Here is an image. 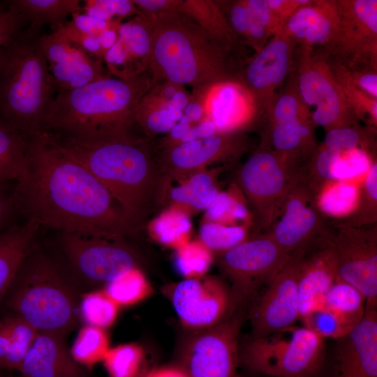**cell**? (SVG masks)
<instances>
[{"label": "cell", "mask_w": 377, "mask_h": 377, "mask_svg": "<svg viewBox=\"0 0 377 377\" xmlns=\"http://www.w3.org/2000/svg\"><path fill=\"white\" fill-rule=\"evenodd\" d=\"M71 23L79 31L98 37L106 29L119 27V20L105 21L98 20L80 12L72 15Z\"/></svg>", "instance_id": "11a10c76"}, {"label": "cell", "mask_w": 377, "mask_h": 377, "mask_svg": "<svg viewBox=\"0 0 377 377\" xmlns=\"http://www.w3.org/2000/svg\"><path fill=\"white\" fill-rule=\"evenodd\" d=\"M315 126L311 120H297L272 126L262 137L268 143L260 144L275 151L296 175L318 145L316 141Z\"/></svg>", "instance_id": "484cf974"}, {"label": "cell", "mask_w": 377, "mask_h": 377, "mask_svg": "<svg viewBox=\"0 0 377 377\" xmlns=\"http://www.w3.org/2000/svg\"><path fill=\"white\" fill-rule=\"evenodd\" d=\"M246 3L260 24L272 36L281 28L267 0H246Z\"/></svg>", "instance_id": "9f6ffc18"}, {"label": "cell", "mask_w": 377, "mask_h": 377, "mask_svg": "<svg viewBox=\"0 0 377 377\" xmlns=\"http://www.w3.org/2000/svg\"><path fill=\"white\" fill-rule=\"evenodd\" d=\"M39 44L57 92L107 77L103 73V60L87 54L55 29L39 36Z\"/></svg>", "instance_id": "ffe728a7"}, {"label": "cell", "mask_w": 377, "mask_h": 377, "mask_svg": "<svg viewBox=\"0 0 377 377\" xmlns=\"http://www.w3.org/2000/svg\"><path fill=\"white\" fill-rule=\"evenodd\" d=\"M66 267L75 280L105 286L124 273L139 268L142 258L126 238L59 232Z\"/></svg>", "instance_id": "ba28073f"}, {"label": "cell", "mask_w": 377, "mask_h": 377, "mask_svg": "<svg viewBox=\"0 0 377 377\" xmlns=\"http://www.w3.org/2000/svg\"><path fill=\"white\" fill-rule=\"evenodd\" d=\"M365 302V297L355 288L336 279L322 306L332 312L350 332L363 318Z\"/></svg>", "instance_id": "1f68e13d"}, {"label": "cell", "mask_w": 377, "mask_h": 377, "mask_svg": "<svg viewBox=\"0 0 377 377\" xmlns=\"http://www.w3.org/2000/svg\"><path fill=\"white\" fill-rule=\"evenodd\" d=\"M52 27L53 29H55L69 41L78 46L87 54L103 60L105 52L97 37L79 31L70 21H64Z\"/></svg>", "instance_id": "816d5d0a"}, {"label": "cell", "mask_w": 377, "mask_h": 377, "mask_svg": "<svg viewBox=\"0 0 377 377\" xmlns=\"http://www.w3.org/2000/svg\"><path fill=\"white\" fill-rule=\"evenodd\" d=\"M329 228L318 207L316 195L302 183L297 182L289 190L278 217L265 233L290 253Z\"/></svg>", "instance_id": "d6986e66"}, {"label": "cell", "mask_w": 377, "mask_h": 377, "mask_svg": "<svg viewBox=\"0 0 377 377\" xmlns=\"http://www.w3.org/2000/svg\"><path fill=\"white\" fill-rule=\"evenodd\" d=\"M104 290L121 306L142 301L151 294L153 288L140 269L135 268L108 283Z\"/></svg>", "instance_id": "f35d334b"}, {"label": "cell", "mask_w": 377, "mask_h": 377, "mask_svg": "<svg viewBox=\"0 0 377 377\" xmlns=\"http://www.w3.org/2000/svg\"><path fill=\"white\" fill-rule=\"evenodd\" d=\"M67 350L64 335L38 332L20 370L22 377H87Z\"/></svg>", "instance_id": "d4e9b609"}, {"label": "cell", "mask_w": 377, "mask_h": 377, "mask_svg": "<svg viewBox=\"0 0 377 377\" xmlns=\"http://www.w3.org/2000/svg\"><path fill=\"white\" fill-rule=\"evenodd\" d=\"M119 307L104 290L94 291L80 299L79 316L87 325L105 329L114 323Z\"/></svg>", "instance_id": "7bdbcfd3"}, {"label": "cell", "mask_w": 377, "mask_h": 377, "mask_svg": "<svg viewBox=\"0 0 377 377\" xmlns=\"http://www.w3.org/2000/svg\"><path fill=\"white\" fill-rule=\"evenodd\" d=\"M367 152L355 149L341 152L332 170L334 181L349 179L366 173L371 164L376 161Z\"/></svg>", "instance_id": "c3c4849f"}, {"label": "cell", "mask_w": 377, "mask_h": 377, "mask_svg": "<svg viewBox=\"0 0 377 377\" xmlns=\"http://www.w3.org/2000/svg\"><path fill=\"white\" fill-rule=\"evenodd\" d=\"M10 333V348L4 369L20 372L23 361L32 346L38 332L18 315L5 318Z\"/></svg>", "instance_id": "b9f144b4"}, {"label": "cell", "mask_w": 377, "mask_h": 377, "mask_svg": "<svg viewBox=\"0 0 377 377\" xmlns=\"http://www.w3.org/2000/svg\"><path fill=\"white\" fill-rule=\"evenodd\" d=\"M327 59L357 119L364 121L367 126L376 128L377 98L364 92L350 81L345 66Z\"/></svg>", "instance_id": "74e56055"}, {"label": "cell", "mask_w": 377, "mask_h": 377, "mask_svg": "<svg viewBox=\"0 0 377 377\" xmlns=\"http://www.w3.org/2000/svg\"><path fill=\"white\" fill-rule=\"evenodd\" d=\"M339 154L340 152L328 149L323 144L318 145L301 167L298 182L317 195L327 184L334 181L332 170Z\"/></svg>", "instance_id": "d590c367"}, {"label": "cell", "mask_w": 377, "mask_h": 377, "mask_svg": "<svg viewBox=\"0 0 377 377\" xmlns=\"http://www.w3.org/2000/svg\"><path fill=\"white\" fill-rule=\"evenodd\" d=\"M154 82L149 70L129 79L109 77L59 91L49 104L41 132L80 140L128 133L136 107Z\"/></svg>", "instance_id": "277c9868"}, {"label": "cell", "mask_w": 377, "mask_h": 377, "mask_svg": "<svg viewBox=\"0 0 377 377\" xmlns=\"http://www.w3.org/2000/svg\"><path fill=\"white\" fill-rule=\"evenodd\" d=\"M237 182L252 208L255 232L259 233L271 228L297 178L275 151L260 145L239 169Z\"/></svg>", "instance_id": "30bf717a"}, {"label": "cell", "mask_w": 377, "mask_h": 377, "mask_svg": "<svg viewBox=\"0 0 377 377\" xmlns=\"http://www.w3.org/2000/svg\"><path fill=\"white\" fill-rule=\"evenodd\" d=\"M251 147L244 131L217 132L211 135L163 147L158 158L167 178L187 179L215 163L235 161Z\"/></svg>", "instance_id": "e0dca14e"}, {"label": "cell", "mask_w": 377, "mask_h": 377, "mask_svg": "<svg viewBox=\"0 0 377 377\" xmlns=\"http://www.w3.org/2000/svg\"><path fill=\"white\" fill-rule=\"evenodd\" d=\"M14 195L25 220L58 232L128 238L142 228L98 179L43 132L28 135V163Z\"/></svg>", "instance_id": "6da1fadb"}, {"label": "cell", "mask_w": 377, "mask_h": 377, "mask_svg": "<svg viewBox=\"0 0 377 377\" xmlns=\"http://www.w3.org/2000/svg\"><path fill=\"white\" fill-rule=\"evenodd\" d=\"M206 221L231 225L235 220H247L246 205L232 192H219L206 209Z\"/></svg>", "instance_id": "7dc6e473"}, {"label": "cell", "mask_w": 377, "mask_h": 377, "mask_svg": "<svg viewBox=\"0 0 377 377\" xmlns=\"http://www.w3.org/2000/svg\"><path fill=\"white\" fill-rule=\"evenodd\" d=\"M222 170L217 168L194 173L186 182L172 188L171 200L195 209H207L219 192L215 182Z\"/></svg>", "instance_id": "d6a6232c"}, {"label": "cell", "mask_w": 377, "mask_h": 377, "mask_svg": "<svg viewBox=\"0 0 377 377\" xmlns=\"http://www.w3.org/2000/svg\"><path fill=\"white\" fill-rule=\"evenodd\" d=\"M109 349L104 329L86 325L80 330L70 353L76 362L90 367L103 361Z\"/></svg>", "instance_id": "ab89813d"}, {"label": "cell", "mask_w": 377, "mask_h": 377, "mask_svg": "<svg viewBox=\"0 0 377 377\" xmlns=\"http://www.w3.org/2000/svg\"><path fill=\"white\" fill-rule=\"evenodd\" d=\"M237 42L259 52L272 36L258 21L246 0L214 1Z\"/></svg>", "instance_id": "83f0119b"}, {"label": "cell", "mask_w": 377, "mask_h": 377, "mask_svg": "<svg viewBox=\"0 0 377 377\" xmlns=\"http://www.w3.org/2000/svg\"><path fill=\"white\" fill-rule=\"evenodd\" d=\"M10 348V333L6 318L0 320V369H4V364Z\"/></svg>", "instance_id": "94428289"}, {"label": "cell", "mask_w": 377, "mask_h": 377, "mask_svg": "<svg viewBox=\"0 0 377 377\" xmlns=\"http://www.w3.org/2000/svg\"><path fill=\"white\" fill-rule=\"evenodd\" d=\"M337 38L325 56L349 70H377V1L336 0Z\"/></svg>", "instance_id": "4fadbf2b"}, {"label": "cell", "mask_w": 377, "mask_h": 377, "mask_svg": "<svg viewBox=\"0 0 377 377\" xmlns=\"http://www.w3.org/2000/svg\"><path fill=\"white\" fill-rule=\"evenodd\" d=\"M324 339L309 328L291 327L252 337L239 349V363L272 377H316L324 360Z\"/></svg>", "instance_id": "52a82bcc"}, {"label": "cell", "mask_w": 377, "mask_h": 377, "mask_svg": "<svg viewBox=\"0 0 377 377\" xmlns=\"http://www.w3.org/2000/svg\"><path fill=\"white\" fill-rule=\"evenodd\" d=\"M1 369H0V371H1Z\"/></svg>", "instance_id": "e7e4bbea"}, {"label": "cell", "mask_w": 377, "mask_h": 377, "mask_svg": "<svg viewBox=\"0 0 377 377\" xmlns=\"http://www.w3.org/2000/svg\"><path fill=\"white\" fill-rule=\"evenodd\" d=\"M8 3L22 15L29 24L28 31L34 34H38L43 25L55 26L82 9L80 0H12Z\"/></svg>", "instance_id": "f1b7e54d"}, {"label": "cell", "mask_w": 377, "mask_h": 377, "mask_svg": "<svg viewBox=\"0 0 377 377\" xmlns=\"http://www.w3.org/2000/svg\"><path fill=\"white\" fill-rule=\"evenodd\" d=\"M182 325L202 330L224 320L233 299L226 285L214 276L185 279L168 290Z\"/></svg>", "instance_id": "ac0fdd59"}, {"label": "cell", "mask_w": 377, "mask_h": 377, "mask_svg": "<svg viewBox=\"0 0 377 377\" xmlns=\"http://www.w3.org/2000/svg\"><path fill=\"white\" fill-rule=\"evenodd\" d=\"M358 196V188L343 181H333L316 195V202L323 215L346 216L354 208Z\"/></svg>", "instance_id": "60d3db41"}, {"label": "cell", "mask_w": 377, "mask_h": 377, "mask_svg": "<svg viewBox=\"0 0 377 377\" xmlns=\"http://www.w3.org/2000/svg\"><path fill=\"white\" fill-rule=\"evenodd\" d=\"M3 57H4V51H3V55L0 57V67H1V64L3 62Z\"/></svg>", "instance_id": "be15d7a7"}, {"label": "cell", "mask_w": 377, "mask_h": 377, "mask_svg": "<svg viewBox=\"0 0 377 377\" xmlns=\"http://www.w3.org/2000/svg\"><path fill=\"white\" fill-rule=\"evenodd\" d=\"M212 261V251L201 242H187L177 249V267L186 279L201 277Z\"/></svg>", "instance_id": "bcb514c9"}, {"label": "cell", "mask_w": 377, "mask_h": 377, "mask_svg": "<svg viewBox=\"0 0 377 377\" xmlns=\"http://www.w3.org/2000/svg\"><path fill=\"white\" fill-rule=\"evenodd\" d=\"M25 24L22 15L13 10L8 1L0 3V57L6 45Z\"/></svg>", "instance_id": "f5cc1de1"}, {"label": "cell", "mask_w": 377, "mask_h": 377, "mask_svg": "<svg viewBox=\"0 0 377 377\" xmlns=\"http://www.w3.org/2000/svg\"><path fill=\"white\" fill-rule=\"evenodd\" d=\"M286 81L283 90L278 93L265 119L268 128L289 121L311 120V110L300 92L295 67Z\"/></svg>", "instance_id": "836d02e7"}, {"label": "cell", "mask_w": 377, "mask_h": 377, "mask_svg": "<svg viewBox=\"0 0 377 377\" xmlns=\"http://www.w3.org/2000/svg\"><path fill=\"white\" fill-rule=\"evenodd\" d=\"M297 45L279 29L264 47L248 59L239 84L253 103L256 124L265 123L278 94L295 67Z\"/></svg>", "instance_id": "7c38bea8"}, {"label": "cell", "mask_w": 377, "mask_h": 377, "mask_svg": "<svg viewBox=\"0 0 377 377\" xmlns=\"http://www.w3.org/2000/svg\"><path fill=\"white\" fill-rule=\"evenodd\" d=\"M181 12L153 17L149 67L154 83L188 85L194 90L218 84H238L247 61Z\"/></svg>", "instance_id": "3957f363"}, {"label": "cell", "mask_w": 377, "mask_h": 377, "mask_svg": "<svg viewBox=\"0 0 377 377\" xmlns=\"http://www.w3.org/2000/svg\"><path fill=\"white\" fill-rule=\"evenodd\" d=\"M153 17L138 14L131 20L120 24L118 38L103 59L110 74L117 78L129 79L148 70Z\"/></svg>", "instance_id": "cb8c5ba5"}, {"label": "cell", "mask_w": 377, "mask_h": 377, "mask_svg": "<svg viewBox=\"0 0 377 377\" xmlns=\"http://www.w3.org/2000/svg\"><path fill=\"white\" fill-rule=\"evenodd\" d=\"M143 360L140 346L126 343L110 348L103 361L110 377H136Z\"/></svg>", "instance_id": "ee69618b"}, {"label": "cell", "mask_w": 377, "mask_h": 377, "mask_svg": "<svg viewBox=\"0 0 377 377\" xmlns=\"http://www.w3.org/2000/svg\"><path fill=\"white\" fill-rule=\"evenodd\" d=\"M40 228L36 223L25 220L0 233V303L24 259L35 245Z\"/></svg>", "instance_id": "4316f807"}, {"label": "cell", "mask_w": 377, "mask_h": 377, "mask_svg": "<svg viewBox=\"0 0 377 377\" xmlns=\"http://www.w3.org/2000/svg\"><path fill=\"white\" fill-rule=\"evenodd\" d=\"M303 246L292 251L249 311L252 337H262L293 326L300 318L299 279Z\"/></svg>", "instance_id": "2e32d148"}, {"label": "cell", "mask_w": 377, "mask_h": 377, "mask_svg": "<svg viewBox=\"0 0 377 377\" xmlns=\"http://www.w3.org/2000/svg\"><path fill=\"white\" fill-rule=\"evenodd\" d=\"M82 7L84 14L92 17L105 20H117L137 12L132 1L120 0H87Z\"/></svg>", "instance_id": "f907efd6"}, {"label": "cell", "mask_w": 377, "mask_h": 377, "mask_svg": "<svg viewBox=\"0 0 377 377\" xmlns=\"http://www.w3.org/2000/svg\"><path fill=\"white\" fill-rule=\"evenodd\" d=\"M346 72L350 81L355 87L377 98V70H349L346 68Z\"/></svg>", "instance_id": "6f0895ef"}, {"label": "cell", "mask_w": 377, "mask_h": 377, "mask_svg": "<svg viewBox=\"0 0 377 377\" xmlns=\"http://www.w3.org/2000/svg\"><path fill=\"white\" fill-rule=\"evenodd\" d=\"M377 302H365L364 314L337 339L332 377H377Z\"/></svg>", "instance_id": "7402d4cb"}, {"label": "cell", "mask_w": 377, "mask_h": 377, "mask_svg": "<svg viewBox=\"0 0 377 377\" xmlns=\"http://www.w3.org/2000/svg\"><path fill=\"white\" fill-rule=\"evenodd\" d=\"M200 237L209 249L220 253L248 239V231L241 226L206 221L200 228Z\"/></svg>", "instance_id": "f6af8a7d"}, {"label": "cell", "mask_w": 377, "mask_h": 377, "mask_svg": "<svg viewBox=\"0 0 377 377\" xmlns=\"http://www.w3.org/2000/svg\"><path fill=\"white\" fill-rule=\"evenodd\" d=\"M242 318L237 315L200 330L185 346L179 368L188 377H240L237 367Z\"/></svg>", "instance_id": "5bb4252c"}, {"label": "cell", "mask_w": 377, "mask_h": 377, "mask_svg": "<svg viewBox=\"0 0 377 377\" xmlns=\"http://www.w3.org/2000/svg\"><path fill=\"white\" fill-rule=\"evenodd\" d=\"M46 134L98 179L142 226L164 199L167 177L161 168L159 149L149 137L132 131L90 140Z\"/></svg>", "instance_id": "7a4b0ae2"}, {"label": "cell", "mask_w": 377, "mask_h": 377, "mask_svg": "<svg viewBox=\"0 0 377 377\" xmlns=\"http://www.w3.org/2000/svg\"><path fill=\"white\" fill-rule=\"evenodd\" d=\"M337 279L355 288L366 302H377L376 225L353 227L340 221L332 226Z\"/></svg>", "instance_id": "9a60e30c"}, {"label": "cell", "mask_w": 377, "mask_h": 377, "mask_svg": "<svg viewBox=\"0 0 377 377\" xmlns=\"http://www.w3.org/2000/svg\"><path fill=\"white\" fill-rule=\"evenodd\" d=\"M145 377H188L179 367H165L152 370Z\"/></svg>", "instance_id": "6125c7cd"}, {"label": "cell", "mask_w": 377, "mask_h": 377, "mask_svg": "<svg viewBox=\"0 0 377 377\" xmlns=\"http://www.w3.org/2000/svg\"><path fill=\"white\" fill-rule=\"evenodd\" d=\"M310 0H267L274 17L282 27L294 13Z\"/></svg>", "instance_id": "91938a15"}, {"label": "cell", "mask_w": 377, "mask_h": 377, "mask_svg": "<svg viewBox=\"0 0 377 377\" xmlns=\"http://www.w3.org/2000/svg\"><path fill=\"white\" fill-rule=\"evenodd\" d=\"M178 12L193 19L229 49L244 55V47L237 42L226 18L214 1L181 0Z\"/></svg>", "instance_id": "4dcf8cb0"}, {"label": "cell", "mask_w": 377, "mask_h": 377, "mask_svg": "<svg viewBox=\"0 0 377 377\" xmlns=\"http://www.w3.org/2000/svg\"><path fill=\"white\" fill-rule=\"evenodd\" d=\"M28 163V135L0 120V184L15 183Z\"/></svg>", "instance_id": "f546056e"}, {"label": "cell", "mask_w": 377, "mask_h": 377, "mask_svg": "<svg viewBox=\"0 0 377 377\" xmlns=\"http://www.w3.org/2000/svg\"><path fill=\"white\" fill-rule=\"evenodd\" d=\"M338 152L362 150L371 156H376V128L362 127L358 124L332 129L326 132L321 143Z\"/></svg>", "instance_id": "e575fe53"}, {"label": "cell", "mask_w": 377, "mask_h": 377, "mask_svg": "<svg viewBox=\"0 0 377 377\" xmlns=\"http://www.w3.org/2000/svg\"><path fill=\"white\" fill-rule=\"evenodd\" d=\"M297 45L326 54L339 29L336 0H310L281 28Z\"/></svg>", "instance_id": "603a6c76"}, {"label": "cell", "mask_w": 377, "mask_h": 377, "mask_svg": "<svg viewBox=\"0 0 377 377\" xmlns=\"http://www.w3.org/2000/svg\"><path fill=\"white\" fill-rule=\"evenodd\" d=\"M295 71L300 94L310 108L311 121L327 132L358 124L325 56L312 49L297 45Z\"/></svg>", "instance_id": "9c48e42d"}, {"label": "cell", "mask_w": 377, "mask_h": 377, "mask_svg": "<svg viewBox=\"0 0 377 377\" xmlns=\"http://www.w3.org/2000/svg\"><path fill=\"white\" fill-rule=\"evenodd\" d=\"M337 276L332 226L303 246L299 279L300 318L322 307Z\"/></svg>", "instance_id": "44dd1931"}, {"label": "cell", "mask_w": 377, "mask_h": 377, "mask_svg": "<svg viewBox=\"0 0 377 377\" xmlns=\"http://www.w3.org/2000/svg\"><path fill=\"white\" fill-rule=\"evenodd\" d=\"M138 14L155 16L159 13L178 11L181 0H134Z\"/></svg>", "instance_id": "680465c9"}, {"label": "cell", "mask_w": 377, "mask_h": 377, "mask_svg": "<svg viewBox=\"0 0 377 377\" xmlns=\"http://www.w3.org/2000/svg\"><path fill=\"white\" fill-rule=\"evenodd\" d=\"M377 221V163L374 162L358 188V196L353 210L340 221L353 227L374 225Z\"/></svg>", "instance_id": "8d00e7d4"}, {"label": "cell", "mask_w": 377, "mask_h": 377, "mask_svg": "<svg viewBox=\"0 0 377 377\" xmlns=\"http://www.w3.org/2000/svg\"><path fill=\"white\" fill-rule=\"evenodd\" d=\"M55 91L39 36L21 30L4 48L0 67V120L26 135L40 133Z\"/></svg>", "instance_id": "8992f818"}, {"label": "cell", "mask_w": 377, "mask_h": 377, "mask_svg": "<svg viewBox=\"0 0 377 377\" xmlns=\"http://www.w3.org/2000/svg\"><path fill=\"white\" fill-rule=\"evenodd\" d=\"M15 184H0V233L14 225L15 217L19 214L14 195Z\"/></svg>", "instance_id": "db71d44e"}, {"label": "cell", "mask_w": 377, "mask_h": 377, "mask_svg": "<svg viewBox=\"0 0 377 377\" xmlns=\"http://www.w3.org/2000/svg\"><path fill=\"white\" fill-rule=\"evenodd\" d=\"M301 319L304 327L323 339L330 337L337 340L349 333L337 316L323 306L310 312Z\"/></svg>", "instance_id": "681fc988"}, {"label": "cell", "mask_w": 377, "mask_h": 377, "mask_svg": "<svg viewBox=\"0 0 377 377\" xmlns=\"http://www.w3.org/2000/svg\"><path fill=\"white\" fill-rule=\"evenodd\" d=\"M73 280L66 266L34 245L8 292L9 306L38 332L64 335L79 317Z\"/></svg>", "instance_id": "5b68a950"}, {"label": "cell", "mask_w": 377, "mask_h": 377, "mask_svg": "<svg viewBox=\"0 0 377 377\" xmlns=\"http://www.w3.org/2000/svg\"><path fill=\"white\" fill-rule=\"evenodd\" d=\"M290 253L265 232L256 233L220 253L219 265L232 283V299L240 302L254 297L279 272Z\"/></svg>", "instance_id": "8fae6325"}]
</instances>
